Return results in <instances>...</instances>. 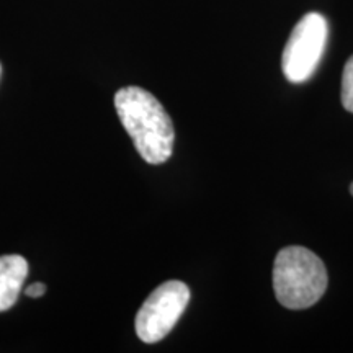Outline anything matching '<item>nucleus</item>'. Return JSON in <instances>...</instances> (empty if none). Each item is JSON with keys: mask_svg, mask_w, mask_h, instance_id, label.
<instances>
[{"mask_svg": "<svg viewBox=\"0 0 353 353\" xmlns=\"http://www.w3.org/2000/svg\"><path fill=\"white\" fill-rule=\"evenodd\" d=\"M121 125L148 164H164L174 151V125L156 97L141 87H125L114 94Z\"/></svg>", "mask_w": 353, "mask_h": 353, "instance_id": "nucleus-1", "label": "nucleus"}, {"mask_svg": "<svg viewBox=\"0 0 353 353\" xmlns=\"http://www.w3.org/2000/svg\"><path fill=\"white\" fill-rule=\"evenodd\" d=\"M273 290L285 307H311L327 290L324 262L306 247H285L273 263Z\"/></svg>", "mask_w": 353, "mask_h": 353, "instance_id": "nucleus-2", "label": "nucleus"}, {"mask_svg": "<svg viewBox=\"0 0 353 353\" xmlns=\"http://www.w3.org/2000/svg\"><path fill=\"white\" fill-rule=\"evenodd\" d=\"M327 43V21L321 13H307L286 43L281 68L285 77L293 83L306 82L319 65Z\"/></svg>", "mask_w": 353, "mask_h": 353, "instance_id": "nucleus-3", "label": "nucleus"}, {"mask_svg": "<svg viewBox=\"0 0 353 353\" xmlns=\"http://www.w3.org/2000/svg\"><path fill=\"white\" fill-rule=\"evenodd\" d=\"M190 301L188 286L179 280L162 283L151 293L136 316V334L145 343H156L170 334Z\"/></svg>", "mask_w": 353, "mask_h": 353, "instance_id": "nucleus-4", "label": "nucleus"}, {"mask_svg": "<svg viewBox=\"0 0 353 353\" xmlns=\"http://www.w3.org/2000/svg\"><path fill=\"white\" fill-rule=\"evenodd\" d=\"M28 276V262L21 255L0 257V311H7L19 299Z\"/></svg>", "mask_w": 353, "mask_h": 353, "instance_id": "nucleus-5", "label": "nucleus"}, {"mask_svg": "<svg viewBox=\"0 0 353 353\" xmlns=\"http://www.w3.org/2000/svg\"><path fill=\"white\" fill-rule=\"evenodd\" d=\"M342 103L353 113V56L347 61L342 77Z\"/></svg>", "mask_w": 353, "mask_h": 353, "instance_id": "nucleus-6", "label": "nucleus"}, {"mask_svg": "<svg viewBox=\"0 0 353 353\" xmlns=\"http://www.w3.org/2000/svg\"><path fill=\"white\" fill-rule=\"evenodd\" d=\"M25 293L28 294L30 298H41L44 293H46V285L43 283H33L30 285L28 288L25 290Z\"/></svg>", "mask_w": 353, "mask_h": 353, "instance_id": "nucleus-7", "label": "nucleus"}, {"mask_svg": "<svg viewBox=\"0 0 353 353\" xmlns=\"http://www.w3.org/2000/svg\"><path fill=\"white\" fill-rule=\"evenodd\" d=\"M350 193H352V195H353V183L350 185Z\"/></svg>", "mask_w": 353, "mask_h": 353, "instance_id": "nucleus-8", "label": "nucleus"}, {"mask_svg": "<svg viewBox=\"0 0 353 353\" xmlns=\"http://www.w3.org/2000/svg\"><path fill=\"white\" fill-rule=\"evenodd\" d=\"M0 72H2V68H0Z\"/></svg>", "mask_w": 353, "mask_h": 353, "instance_id": "nucleus-9", "label": "nucleus"}]
</instances>
